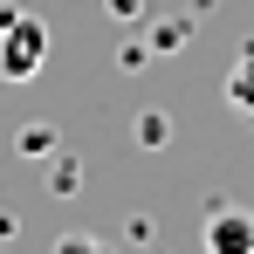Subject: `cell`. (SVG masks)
<instances>
[{
    "label": "cell",
    "mask_w": 254,
    "mask_h": 254,
    "mask_svg": "<svg viewBox=\"0 0 254 254\" xmlns=\"http://www.w3.org/2000/svg\"><path fill=\"white\" fill-rule=\"evenodd\" d=\"M199 241H206V254H248L254 248V213L220 199V206L206 213V227H199Z\"/></svg>",
    "instance_id": "7a4b0ae2"
},
{
    "label": "cell",
    "mask_w": 254,
    "mask_h": 254,
    "mask_svg": "<svg viewBox=\"0 0 254 254\" xmlns=\"http://www.w3.org/2000/svg\"><path fill=\"white\" fill-rule=\"evenodd\" d=\"M227 103L241 110V117H254V42L234 55V69H227Z\"/></svg>",
    "instance_id": "3957f363"
},
{
    "label": "cell",
    "mask_w": 254,
    "mask_h": 254,
    "mask_svg": "<svg viewBox=\"0 0 254 254\" xmlns=\"http://www.w3.org/2000/svg\"><path fill=\"white\" fill-rule=\"evenodd\" d=\"M48 62V28L35 14H0V83H28L35 69Z\"/></svg>",
    "instance_id": "6da1fadb"
}]
</instances>
